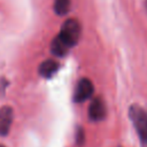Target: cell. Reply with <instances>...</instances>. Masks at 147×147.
Wrapping results in <instances>:
<instances>
[{
    "mask_svg": "<svg viewBox=\"0 0 147 147\" xmlns=\"http://www.w3.org/2000/svg\"><path fill=\"white\" fill-rule=\"evenodd\" d=\"M70 47H68L60 38L59 36H56L53 40H52V44H51V52L55 55V56H65L68 51H69Z\"/></svg>",
    "mask_w": 147,
    "mask_h": 147,
    "instance_id": "7",
    "label": "cell"
},
{
    "mask_svg": "<svg viewBox=\"0 0 147 147\" xmlns=\"http://www.w3.org/2000/svg\"><path fill=\"white\" fill-rule=\"evenodd\" d=\"M70 3H71L70 0H54V5H53L54 11L61 16L65 15L70 9Z\"/></svg>",
    "mask_w": 147,
    "mask_h": 147,
    "instance_id": "8",
    "label": "cell"
},
{
    "mask_svg": "<svg viewBox=\"0 0 147 147\" xmlns=\"http://www.w3.org/2000/svg\"><path fill=\"white\" fill-rule=\"evenodd\" d=\"M84 141H85V132H84L83 127L79 126L76 130V144L80 146L84 144Z\"/></svg>",
    "mask_w": 147,
    "mask_h": 147,
    "instance_id": "9",
    "label": "cell"
},
{
    "mask_svg": "<svg viewBox=\"0 0 147 147\" xmlns=\"http://www.w3.org/2000/svg\"><path fill=\"white\" fill-rule=\"evenodd\" d=\"M13 108L9 106H3L0 108V136L5 137L8 134L11 123H13Z\"/></svg>",
    "mask_w": 147,
    "mask_h": 147,
    "instance_id": "5",
    "label": "cell"
},
{
    "mask_svg": "<svg viewBox=\"0 0 147 147\" xmlns=\"http://www.w3.org/2000/svg\"><path fill=\"white\" fill-rule=\"evenodd\" d=\"M57 70H59V63L52 59H47L42 61L39 65V75L45 78L52 77Z\"/></svg>",
    "mask_w": 147,
    "mask_h": 147,
    "instance_id": "6",
    "label": "cell"
},
{
    "mask_svg": "<svg viewBox=\"0 0 147 147\" xmlns=\"http://www.w3.org/2000/svg\"><path fill=\"white\" fill-rule=\"evenodd\" d=\"M94 92V86L91 79L88 78H80L76 85L74 100L76 102H84L85 100L90 99Z\"/></svg>",
    "mask_w": 147,
    "mask_h": 147,
    "instance_id": "3",
    "label": "cell"
},
{
    "mask_svg": "<svg viewBox=\"0 0 147 147\" xmlns=\"http://www.w3.org/2000/svg\"><path fill=\"white\" fill-rule=\"evenodd\" d=\"M129 114L140 139L147 144V113L141 107L133 105L131 106Z\"/></svg>",
    "mask_w": 147,
    "mask_h": 147,
    "instance_id": "2",
    "label": "cell"
},
{
    "mask_svg": "<svg viewBox=\"0 0 147 147\" xmlns=\"http://www.w3.org/2000/svg\"><path fill=\"white\" fill-rule=\"evenodd\" d=\"M8 86V82L6 78H0V95H3L6 92V87Z\"/></svg>",
    "mask_w": 147,
    "mask_h": 147,
    "instance_id": "10",
    "label": "cell"
},
{
    "mask_svg": "<svg viewBox=\"0 0 147 147\" xmlns=\"http://www.w3.org/2000/svg\"><path fill=\"white\" fill-rule=\"evenodd\" d=\"M0 147H5V146H2V145H0Z\"/></svg>",
    "mask_w": 147,
    "mask_h": 147,
    "instance_id": "11",
    "label": "cell"
},
{
    "mask_svg": "<svg viewBox=\"0 0 147 147\" xmlns=\"http://www.w3.org/2000/svg\"><path fill=\"white\" fill-rule=\"evenodd\" d=\"M80 32H82L80 23L76 18H68L62 24V28L57 36L68 47H72L78 42Z\"/></svg>",
    "mask_w": 147,
    "mask_h": 147,
    "instance_id": "1",
    "label": "cell"
},
{
    "mask_svg": "<svg viewBox=\"0 0 147 147\" xmlns=\"http://www.w3.org/2000/svg\"><path fill=\"white\" fill-rule=\"evenodd\" d=\"M88 117L93 122L102 121L106 117V105L100 96L94 98L88 107Z\"/></svg>",
    "mask_w": 147,
    "mask_h": 147,
    "instance_id": "4",
    "label": "cell"
}]
</instances>
